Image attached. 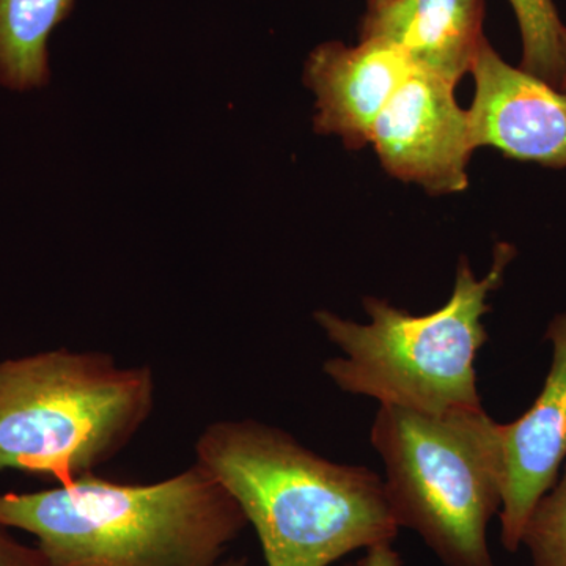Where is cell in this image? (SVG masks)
I'll list each match as a JSON object with an SVG mask.
<instances>
[{"label": "cell", "mask_w": 566, "mask_h": 566, "mask_svg": "<svg viewBox=\"0 0 566 566\" xmlns=\"http://www.w3.org/2000/svg\"><path fill=\"white\" fill-rule=\"evenodd\" d=\"M0 527L35 536L48 566H216L248 520L193 463L147 485L92 472L43 491L0 493Z\"/></svg>", "instance_id": "obj_1"}, {"label": "cell", "mask_w": 566, "mask_h": 566, "mask_svg": "<svg viewBox=\"0 0 566 566\" xmlns=\"http://www.w3.org/2000/svg\"><path fill=\"white\" fill-rule=\"evenodd\" d=\"M196 463L243 510L268 566H329L400 531L381 476L326 460L271 424H210L197 439Z\"/></svg>", "instance_id": "obj_2"}, {"label": "cell", "mask_w": 566, "mask_h": 566, "mask_svg": "<svg viewBox=\"0 0 566 566\" xmlns=\"http://www.w3.org/2000/svg\"><path fill=\"white\" fill-rule=\"evenodd\" d=\"M515 256L512 244L495 245L483 279L461 256L449 301L431 314L412 315L379 297L364 300L367 324L315 312L327 340L344 353L324 363V374L344 392L381 405L423 412L480 408L475 360L488 342V296L502 285Z\"/></svg>", "instance_id": "obj_3"}, {"label": "cell", "mask_w": 566, "mask_h": 566, "mask_svg": "<svg viewBox=\"0 0 566 566\" xmlns=\"http://www.w3.org/2000/svg\"><path fill=\"white\" fill-rule=\"evenodd\" d=\"M153 370L99 352L54 349L0 363V472L92 474L150 419Z\"/></svg>", "instance_id": "obj_4"}, {"label": "cell", "mask_w": 566, "mask_h": 566, "mask_svg": "<svg viewBox=\"0 0 566 566\" xmlns=\"http://www.w3.org/2000/svg\"><path fill=\"white\" fill-rule=\"evenodd\" d=\"M371 444L398 527L411 528L446 566H495L488 524L504 485L501 423L480 408L423 412L379 406Z\"/></svg>", "instance_id": "obj_5"}, {"label": "cell", "mask_w": 566, "mask_h": 566, "mask_svg": "<svg viewBox=\"0 0 566 566\" xmlns=\"http://www.w3.org/2000/svg\"><path fill=\"white\" fill-rule=\"evenodd\" d=\"M455 84L416 69L379 114L371 133L376 156L390 177L416 182L433 196L469 186L472 148L468 111Z\"/></svg>", "instance_id": "obj_6"}, {"label": "cell", "mask_w": 566, "mask_h": 566, "mask_svg": "<svg viewBox=\"0 0 566 566\" xmlns=\"http://www.w3.org/2000/svg\"><path fill=\"white\" fill-rule=\"evenodd\" d=\"M475 95L468 109L472 148L491 147L505 158L566 167V93L505 62L483 41L471 71Z\"/></svg>", "instance_id": "obj_7"}, {"label": "cell", "mask_w": 566, "mask_h": 566, "mask_svg": "<svg viewBox=\"0 0 566 566\" xmlns=\"http://www.w3.org/2000/svg\"><path fill=\"white\" fill-rule=\"evenodd\" d=\"M545 338L553 360L534 405L515 422L501 424L504 485L501 542L516 553L539 499L557 482L566 463V312L554 316Z\"/></svg>", "instance_id": "obj_8"}, {"label": "cell", "mask_w": 566, "mask_h": 566, "mask_svg": "<svg viewBox=\"0 0 566 566\" xmlns=\"http://www.w3.org/2000/svg\"><path fill=\"white\" fill-rule=\"evenodd\" d=\"M415 70L403 52L381 41L318 44L303 71L305 87L316 99L315 133L340 137L348 150H360L370 144L386 104Z\"/></svg>", "instance_id": "obj_9"}, {"label": "cell", "mask_w": 566, "mask_h": 566, "mask_svg": "<svg viewBox=\"0 0 566 566\" xmlns=\"http://www.w3.org/2000/svg\"><path fill=\"white\" fill-rule=\"evenodd\" d=\"M483 21L485 0H385L367 7L359 40L390 44L416 69L457 85L486 40Z\"/></svg>", "instance_id": "obj_10"}, {"label": "cell", "mask_w": 566, "mask_h": 566, "mask_svg": "<svg viewBox=\"0 0 566 566\" xmlns=\"http://www.w3.org/2000/svg\"><path fill=\"white\" fill-rule=\"evenodd\" d=\"M77 0H0V85L14 92L51 81L50 39Z\"/></svg>", "instance_id": "obj_11"}, {"label": "cell", "mask_w": 566, "mask_h": 566, "mask_svg": "<svg viewBox=\"0 0 566 566\" xmlns=\"http://www.w3.org/2000/svg\"><path fill=\"white\" fill-rule=\"evenodd\" d=\"M520 25L523 61L520 69L560 87L565 71L564 22L553 0H509Z\"/></svg>", "instance_id": "obj_12"}, {"label": "cell", "mask_w": 566, "mask_h": 566, "mask_svg": "<svg viewBox=\"0 0 566 566\" xmlns=\"http://www.w3.org/2000/svg\"><path fill=\"white\" fill-rule=\"evenodd\" d=\"M521 546L527 547L532 566H566V463L528 517Z\"/></svg>", "instance_id": "obj_13"}, {"label": "cell", "mask_w": 566, "mask_h": 566, "mask_svg": "<svg viewBox=\"0 0 566 566\" xmlns=\"http://www.w3.org/2000/svg\"><path fill=\"white\" fill-rule=\"evenodd\" d=\"M0 566H48L36 546H25L0 527Z\"/></svg>", "instance_id": "obj_14"}, {"label": "cell", "mask_w": 566, "mask_h": 566, "mask_svg": "<svg viewBox=\"0 0 566 566\" xmlns=\"http://www.w3.org/2000/svg\"><path fill=\"white\" fill-rule=\"evenodd\" d=\"M354 566H401V560L392 542H382L368 546L365 556Z\"/></svg>", "instance_id": "obj_15"}, {"label": "cell", "mask_w": 566, "mask_h": 566, "mask_svg": "<svg viewBox=\"0 0 566 566\" xmlns=\"http://www.w3.org/2000/svg\"><path fill=\"white\" fill-rule=\"evenodd\" d=\"M216 566H248V558L245 557H227L219 562Z\"/></svg>", "instance_id": "obj_16"}, {"label": "cell", "mask_w": 566, "mask_h": 566, "mask_svg": "<svg viewBox=\"0 0 566 566\" xmlns=\"http://www.w3.org/2000/svg\"><path fill=\"white\" fill-rule=\"evenodd\" d=\"M558 91L566 93V33H565V71H564V77H562L560 87H558Z\"/></svg>", "instance_id": "obj_17"}, {"label": "cell", "mask_w": 566, "mask_h": 566, "mask_svg": "<svg viewBox=\"0 0 566 566\" xmlns=\"http://www.w3.org/2000/svg\"><path fill=\"white\" fill-rule=\"evenodd\" d=\"M381 2H385V0H367V7L378 6Z\"/></svg>", "instance_id": "obj_18"}]
</instances>
